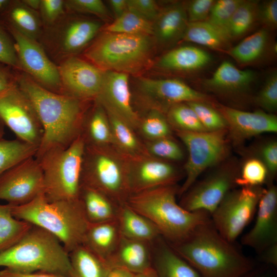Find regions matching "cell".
<instances>
[{
	"instance_id": "cell-1",
	"label": "cell",
	"mask_w": 277,
	"mask_h": 277,
	"mask_svg": "<svg viewBox=\"0 0 277 277\" xmlns=\"http://www.w3.org/2000/svg\"><path fill=\"white\" fill-rule=\"evenodd\" d=\"M16 84L32 103L43 128L35 157L53 148H67L81 135L88 101L51 91L26 73L16 72Z\"/></svg>"
},
{
	"instance_id": "cell-2",
	"label": "cell",
	"mask_w": 277,
	"mask_h": 277,
	"mask_svg": "<svg viewBox=\"0 0 277 277\" xmlns=\"http://www.w3.org/2000/svg\"><path fill=\"white\" fill-rule=\"evenodd\" d=\"M168 244L201 277H241L255 266L234 243L219 233L211 219L184 240Z\"/></svg>"
},
{
	"instance_id": "cell-3",
	"label": "cell",
	"mask_w": 277,
	"mask_h": 277,
	"mask_svg": "<svg viewBox=\"0 0 277 277\" xmlns=\"http://www.w3.org/2000/svg\"><path fill=\"white\" fill-rule=\"evenodd\" d=\"M179 189L176 184L151 189L130 195L126 204L151 221L167 242L176 243L211 220L209 213L189 211L178 204Z\"/></svg>"
},
{
	"instance_id": "cell-4",
	"label": "cell",
	"mask_w": 277,
	"mask_h": 277,
	"mask_svg": "<svg viewBox=\"0 0 277 277\" xmlns=\"http://www.w3.org/2000/svg\"><path fill=\"white\" fill-rule=\"evenodd\" d=\"M11 213L54 235L68 253L83 244L89 225L80 200L49 201L44 193L27 204L11 205Z\"/></svg>"
},
{
	"instance_id": "cell-5",
	"label": "cell",
	"mask_w": 277,
	"mask_h": 277,
	"mask_svg": "<svg viewBox=\"0 0 277 277\" xmlns=\"http://www.w3.org/2000/svg\"><path fill=\"white\" fill-rule=\"evenodd\" d=\"M0 267L73 277L69 254L59 240L33 225L16 244L0 253Z\"/></svg>"
},
{
	"instance_id": "cell-6",
	"label": "cell",
	"mask_w": 277,
	"mask_h": 277,
	"mask_svg": "<svg viewBox=\"0 0 277 277\" xmlns=\"http://www.w3.org/2000/svg\"><path fill=\"white\" fill-rule=\"evenodd\" d=\"M154 43L152 35L104 31L85 49L84 55L104 71L136 74L151 64Z\"/></svg>"
},
{
	"instance_id": "cell-7",
	"label": "cell",
	"mask_w": 277,
	"mask_h": 277,
	"mask_svg": "<svg viewBox=\"0 0 277 277\" xmlns=\"http://www.w3.org/2000/svg\"><path fill=\"white\" fill-rule=\"evenodd\" d=\"M85 148L81 135L68 147L53 148L35 157L43 171L44 194L47 200H79Z\"/></svg>"
},
{
	"instance_id": "cell-8",
	"label": "cell",
	"mask_w": 277,
	"mask_h": 277,
	"mask_svg": "<svg viewBox=\"0 0 277 277\" xmlns=\"http://www.w3.org/2000/svg\"><path fill=\"white\" fill-rule=\"evenodd\" d=\"M82 185L102 192L118 206L130 195L127 157L112 146L85 144Z\"/></svg>"
},
{
	"instance_id": "cell-9",
	"label": "cell",
	"mask_w": 277,
	"mask_h": 277,
	"mask_svg": "<svg viewBox=\"0 0 277 277\" xmlns=\"http://www.w3.org/2000/svg\"><path fill=\"white\" fill-rule=\"evenodd\" d=\"M264 189L242 187L231 190L211 214L212 223L219 233L234 243L252 220Z\"/></svg>"
},
{
	"instance_id": "cell-10",
	"label": "cell",
	"mask_w": 277,
	"mask_h": 277,
	"mask_svg": "<svg viewBox=\"0 0 277 277\" xmlns=\"http://www.w3.org/2000/svg\"><path fill=\"white\" fill-rule=\"evenodd\" d=\"M185 145L188 157L184 166L185 180L179 187L178 195H183L205 170L221 162L227 152L224 130L187 132L176 130Z\"/></svg>"
},
{
	"instance_id": "cell-11",
	"label": "cell",
	"mask_w": 277,
	"mask_h": 277,
	"mask_svg": "<svg viewBox=\"0 0 277 277\" xmlns=\"http://www.w3.org/2000/svg\"><path fill=\"white\" fill-rule=\"evenodd\" d=\"M102 28L96 20L76 18L65 14L53 25L47 27L45 44L60 60L75 56L98 35Z\"/></svg>"
},
{
	"instance_id": "cell-12",
	"label": "cell",
	"mask_w": 277,
	"mask_h": 277,
	"mask_svg": "<svg viewBox=\"0 0 277 277\" xmlns=\"http://www.w3.org/2000/svg\"><path fill=\"white\" fill-rule=\"evenodd\" d=\"M0 120L17 139L38 147L42 126L32 103L17 84L0 93Z\"/></svg>"
},
{
	"instance_id": "cell-13",
	"label": "cell",
	"mask_w": 277,
	"mask_h": 277,
	"mask_svg": "<svg viewBox=\"0 0 277 277\" xmlns=\"http://www.w3.org/2000/svg\"><path fill=\"white\" fill-rule=\"evenodd\" d=\"M43 173L35 156L27 158L0 175V200L12 206L27 204L44 193Z\"/></svg>"
},
{
	"instance_id": "cell-14",
	"label": "cell",
	"mask_w": 277,
	"mask_h": 277,
	"mask_svg": "<svg viewBox=\"0 0 277 277\" xmlns=\"http://www.w3.org/2000/svg\"><path fill=\"white\" fill-rule=\"evenodd\" d=\"M5 28L13 39L21 70L43 87L62 94L57 66L47 55L43 46L12 28Z\"/></svg>"
},
{
	"instance_id": "cell-15",
	"label": "cell",
	"mask_w": 277,
	"mask_h": 277,
	"mask_svg": "<svg viewBox=\"0 0 277 277\" xmlns=\"http://www.w3.org/2000/svg\"><path fill=\"white\" fill-rule=\"evenodd\" d=\"M137 90L140 98L150 110L164 113L172 105L191 102L206 101L204 94L184 82L174 78H139Z\"/></svg>"
},
{
	"instance_id": "cell-16",
	"label": "cell",
	"mask_w": 277,
	"mask_h": 277,
	"mask_svg": "<svg viewBox=\"0 0 277 277\" xmlns=\"http://www.w3.org/2000/svg\"><path fill=\"white\" fill-rule=\"evenodd\" d=\"M62 94L85 101H94L102 87L104 71L76 56L60 61L57 66Z\"/></svg>"
},
{
	"instance_id": "cell-17",
	"label": "cell",
	"mask_w": 277,
	"mask_h": 277,
	"mask_svg": "<svg viewBox=\"0 0 277 277\" xmlns=\"http://www.w3.org/2000/svg\"><path fill=\"white\" fill-rule=\"evenodd\" d=\"M127 157L130 195L159 187L175 185L180 179L177 169L167 161L149 154Z\"/></svg>"
},
{
	"instance_id": "cell-18",
	"label": "cell",
	"mask_w": 277,
	"mask_h": 277,
	"mask_svg": "<svg viewBox=\"0 0 277 277\" xmlns=\"http://www.w3.org/2000/svg\"><path fill=\"white\" fill-rule=\"evenodd\" d=\"M235 173L229 170H217L195 183L183 195L180 205L189 211L213 212L227 193L236 185Z\"/></svg>"
},
{
	"instance_id": "cell-19",
	"label": "cell",
	"mask_w": 277,
	"mask_h": 277,
	"mask_svg": "<svg viewBox=\"0 0 277 277\" xmlns=\"http://www.w3.org/2000/svg\"><path fill=\"white\" fill-rule=\"evenodd\" d=\"M255 223L241 239V243L260 254L277 243V188L270 184L260 200Z\"/></svg>"
},
{
	"instance_id": "cell-20",
	"label": "cell",
	"mask_w": 277,
	"mask_h": 277,
	"mask_svg": "<svg viewBox=\"0 0 277 277\" xmlns=\"http://www.w3.org/2000/svg\"><path fill=\"white\" fill-rule=\"evenodd\" d=\"M95 100L137 130L140 116L132 106L128 74L104 71L101 90Z\"/></svg>"
},
{
	"instance_id": "cell-21",
	"label": "cell",
	"mask_w": 277,
	"mask_h": 277,
	"mask_svg": "<svg viewBox=\"0 0 277 277\" xmlns=\"http://www.w3.org/2000/svg\"><path fill=\"white\" fill-rule=\"evenodd\" d=\"M219 111L225 120L233 138L243 140L264 133L277 132V118L262 111L248 112L221 106Z\"/></svg>"
},
{
	"instance_id": "cell-22",
	"label": "cell",
	"mask_w": 277,
	"mask_h": 277,
	"mask_svg": "<svg viewBox=\"0 0 277 277\" xmlns=\"http://www.w3.org/2000/svg\"><path fill=\"white\" fill-rule=\"evenodd\" d=\"M152 244L122 236L107 265L110 268L121 267L134 274L145 272L152 268Z\"/></svg>"
},
{
	"instance_id": "cell-23",
	"label": "cell",
	"mask_w": 277,
	"mask_h": 277,
	"mask_svg": "<svg viewBox=\"0 0 277 277\" xmlns=\"http://www.w3.org/2000/svg\"><path fill=\"white\" fill-rule=\"evenodd\" d=\"M188 23L185 4L175 2L161 9L153 23V37L162 46L182 39Z\"/></svg>"
},
{
	"instance_id": "cell-24",
	"label": "cell",
	"mask_w": 277,
	"mask_h": 277,
	"mask_svg": "<svg viewBox=\"0 0 277 277\" xmlns=\"http://www.w3.org/2000/svg\"><path fill=\"white\" fill-rule=\"evenodd\" d=\"M152 266L157 277H201L162 236L152 244Z\"/></svg>"
},
{
	"instance_id": "cell-25",
	"label": "cell",
	"mask_w": 277,
	"mask_h": 277,
	"mask_svg": "<svg viewBox=\"0 0 277 277\" xmlns=\"http://www.w3.org/2000/svg\"><path fill=\"white\" fill-rule=\"evenodd\" d=\"M121 236L117 220L89 223L82 245L107 264Z\"/></svg>"
},
{
	"instance_id": "cell-26",
	"label": "cell",
	"mask_w": 277,
	"mask_h": 277,
	"mask_svg": "<svg viewBox=\"0 0 277 277\" xmlns=\"http://www.w3.org/2000/svg\"><path fill=\"white\" fill-rule=\"evenodd\" d=\"M255 73L251 70H242L232 63L225 61L221 63L212 75L204 80L209 89L221 92H234L243 90L254 81Z\"/></svg>"
},
{
	"instance_id": "cell-27",
	"label": "cell",
	"mask_w": 277,
	"mask_h": 277,
	"mask_svg": "<svg viewBox=\"0 0 277 277\" xmlns=\"http://www.w3.org/2000/svg\"><path fill=\"white\" fill-rule=\"evenodd\" d=\"M212 60L210 54L201 48L183 46L162 55L156 66L162 69L175 71H194L206 67Z\"/></svg>"
},
{
	"instance_id": "cell-28",
	"label": "cell",
	"mask_w": 277,
	"mask_h": 277,
	"mask_svg": "<svg viewBox=\"0 0 277 277\" xmlns=\"http://www.w3.org/2000/svg\"><path fill=\"white\" fill-rule=\"evenodd\" d=\"M5 28H11L22 34L37 39L43 33V24L37 11L27 7L22 1H11L8 9L0 17Z\"/></svg>"
},
{
	"instance_id": "cell-29",
	"label": "cell",
	"mask_w": 277,
	"mask_h": 277,
	"mask_svg": "<svg viewBox=\"0 0 277 277\" xmlns=\"http://www.w3.org/2000/svg\"><path fill=\"white\" fill-rule=\"evenodd\" d=\"M79 200L89 223L117 220L120 206L98 190L82 185Z\"/></svg>"
},
{
	"instance_id": "cell-30",
	"label": "cell",
	"mask_w": 277,
	"mask_h": 277,
	"mask_svg": "<svg viewBox=\"0 0 277 277\" xmlns=\"http://www.w3.org/2000/svg\"><path fill=\"white\" fill-rule=\"evenodd\" d=\"M117 220L121 234L125 238L152 244L161 236L151 221L126 204L120 206Z\"/></svg>"
},
{
	"instance_id": "cell-31",
	"label": "cell",
	"mask_w": 277,
	"mask_h": 277,
	"mask_svg": "<svg viewBox=\"0 0 277 277\" xmlns=\"http://www.w3.org/2000/svg\"><path fill=\"white\" fill-rule=\"evenodd\" d=\"M85 114L81 132L85 144L93 146H112L113 140L106 112L97 101Z\"/></svg>"
},
{
	"instance_id": "cell-32",
	"label": "cell",
	"mask_w": 277,
	"mask_h": 277,
	"mask_svg": "<svg viewBox=\"0 0 277 277\" xmlns=\"http://www.w3.org/2000/svg\"><path fill=\"white\" fill-rule=\"evenodd\" d=\"M105 110L111 129L113 146L126 157H132L148 154L144 143L140 140L135 130L114 113L105 109Z\"/></svg>"
},
{
	"instance_id": "cell-33",
	"label": "cell",
	"mask_w": 277,
	"mask_h": 277,
	"mask_svg": "<svg viewBox=\"0 0 277 277\" xmlns=\"http://www.w3.org/2000/svg\"><path fill=\"white\" fill-rule=\"evenodd\" d=\"M220 51H227L229 38L207 21L188 22L182 39Z\"/></svg>"
},
{
	"instance_id": "cell-34",
	"label": "cell",
	"mask_w": 277,
	"mask_h": 277,
	"mask_svg": "<svg viewBox=\"0 0 277 277\" xmlns=\"http://www.w3.org/2000/svg\"><path fill=\"white\" fill-rule=\"evenodd\" d=\"M269 34L266 28L261 29L245 37L226 51L241 65L253 63L264 54L268 46Z\"/></svg>"
},
{
	"instance_id": "cell-35",
	"label": "cell",
	"mask_w": 277,
	"mask_h": 277,
	"mask_svg": "<svg viewBox=\"0 0 277 277\" xmlns=\"http://www.w3.org/2000/svg\"><path fill=\"white\" fill-rule=\"evenodd\" d=\"M73 277H107V264L83 245L69 253Z\"/></svg>"
},
{
	"instance_id": "cell-36",
	"label": "cell",
	"mask_w": 277,
	"mask_h": 277,
	"mask_svg": "<svg viewBox=\"0 0 277 277\" xmlns=\"http://www.w3.org/2000/svg\"><path fill=\"white\" fill-rule=\"evenodd\" d=\"M13 216L11 205L0 204V253L16 244L32 226Z\"/></svg>"
},
{
	"instance_id": "cell-37",
	"label": "cell",
	"mask_w": 277,
	"mask_h": 277,
	"mask_svg": "<svg viewBox=\"0 0 277 277\" xmlns=\"http://www.w3.org/2000/svg\"><path fill=\"white\" fill-rule=\"evenodd\" d=\"M38 147L19 140H0V175L8 169L36 153Z\"/></svg>"
},
{
	"instance_id": "cell-38",
	"label": "cell",
	"mask_w": 277,
	"mask_h": 277,
	"mask_svg": "<svg viewBox=\"0 0 277 277\" xmlns=\"http://www.w3.org/2000/svg\"><path fill=\"white\" fill-rule=\"evenodd\" d=\"M259 7L258 1L243 0L228 25L227 33L230 40L241 37L248 32L258 18Z\"/></svg>"
},
{
	"instance_id": "cell-39",
	"label": "cell",
	"mask_w": 277,
	"mask_h": 277,
	"mask_svg": "<svg viewBox=\"0 0 277 277\" xmlns=\"http://www.w3.org/2000/svg\"><path fill=\"white\" fill-rule=\"evenodd\" d=\"M104 31L113 33L153 36V23L128 9L108 25Z\"/></svg>"
},
{
	"instance_id": "cell-40",
	"label": "cell",
	"mask_w": 277,
	"mask_h": 277,
	"mask_svg": "<svg viewBox=\"0 0 277 277\" xmlns=\"http://www.w3.org/2000/svg\"><path fill=\"white\" fill-rule=\"evenodd\" d=\"M166 118L175 130L187 132L207 131L193 110L186 103L171 106L166 112Z\"/></svg>"
},
{
	"instance_id": "cell-41",
	"label": "cell",
	"mask_w": 277,
	"mask_h": 277,
	"mask_svg": "<svg viewBox=\"0 0 277 277\" xmlns=\"http://www.w3.org/2000/svg\"><path fill=\"white\" fill-rule=\"evenodd\" d=\"M145 141L171 137V127L164 114L150 110L143 117H140L137 129Z\"/></svg>"
},
{
	"instance_id": "cell-42",
	"label": "cell",
	"mask_w": 277,
	"mask_h": 277,
	"mask_svg": "<svg viewBox=\"0 0 277 277\" xmlns=\"http://www.w3.org/2000/svg\"><path fill=\"white\" fill-rule=\"evenodd\" d=\"M144 144L147 153L152 157L165 161L183 159L182 149L171 137L147 141Z\"/></svg>"
},
{
	"instance_id": "cell-43",
	"label": "cell",
	"mask_w": 277,
	"mask_h": 277,
	"mask_svg": "<svg viewBox=\"0 0 277 277\" xmlns=\"http://www.w3.org/2000/svg\"><path fill=\"white\" fill-rule=\"evenodd\" d=\"M243 1V0L215 1L206 21L217 28L228 37L227 32L230 21L234 12Z\"/></svg>"
},
{
	"instance_id": "cell-44",
	"label": "cell",
	"mask_w": 277,
	"mask_h": 277,
	"mask_svg": "<svg viewBox=\"0 0 277 277\" xmlns=\"http://www.w3.org/2000/svg\"><path fill=\"white\" fill-rule=\"evenodd\" d=\"M187 103L195 112L200 122L207 131L224 130L227 123L219 111L203 102Z\"/></svg>"
},
{
	"instance_id": "cell-45",
	"label": "cell",
	"mask_w": 277,
	"mask_h": 277,
	"mask_svg": "<svg viewBox=\"0 0 277 277\" xmlns=\"http://www.w3.org/2000/svg\"><path fill=\"white\" fill-rule=\"evenodd\" d=\"M268 174L262 161L251 159L244 164L240 176L235 179V184L242 187L260 186L266 181Z\"/></svg>"
},
{
	"instance_id": "cell-46",
	"label": "cell",
	"mask_w": 277,
	"mask_h": 277,
	"mask_svg": "<svg viewBox=\"0 0 277 277\" xmlns=\"http://www.w3.org/2000/svg\"><path fill=\"white\" fill-rule=\"evenodd\" d=\"M66 10L94 15L104 20H109L111 14L104 2L101 0L65 1Z\"/></svg>"
},
{
	"instance_id": "cell-47",
	"label": "cell",
	"mask_w": 277,
	"mask_h": 277,
	"mask_svg": "<svg viewBox=\"0 0 277 277\" xmlns=\"http://www.w3.org/2000/svg\"><path fill=\"white\" fill-rule=\"evenodd\" d=\"M258 106L268 112L277 109V73L273 71L267 77L264 85L255 97Z\"/></svg>"
},
{
	"instance_id": "cell-48",
	"label": "cell",
	"mask_w": 277,
	"mask_h": 277,
	"mask_svg": "<svg viewBox=\"0 0 277 277\" xmlns=\"http://www.w3.org/2000/svg\"><path fill=\"white\" fill-rule=\"evenodd\" d=\"M0 63L17 71L21 70L13 39L0 23Z\"/></svg>"
},
{
	"instance_id": "cell-49",
	"label": "cell",
	"mask_w": 277,
	"mask_h": 277,
	"mask_svg": "<svg viewBox=\"0 0 277 277\" xmlns=\"http://www.w3.org/2000/svg\"><path fill=\"white\" fill-rule=\"evenodd\" d=\"M38 10L43 25L46 28L50 27L66 14L65 1L41 0Z\"/></svg>"
},
{
	"instance_id": "cell-50",
	"label": "cell",
	"mask_w": 277,
	"mask_h": 277,
	"mask_svg": "<svg viewBox=\"0 0 277 277\" xmlns=\"http://www.w3.org/2000/svg\"><path fill=\"white\" fill-rule=\"evenodd\" d=\"M213 0H192L185 4L188 22L206 21L209 17Z\"/></svg>"
},
{
	"instance_id": "cell-51",
	"label": "cell",
	"mask_w": 277,
	"mask_h": 277,
	"mask_svg": "<svg viewBox=\"0 0 277 277\" xmlns=\"http://www.w3.org/2000/svg\"><path fill=\"white\" fill-rule=\"evenodd\" d=\"M128 9L153 23L161 9L153 0H127Z\"/></svg>"
},
{
	"instance_id": "cell-52",
	"label": "cell",
	"mask_w": 277,
	"mask_h": 277,
	"mask_svg": "<svg viewBox=\"0 0 277 277\" xmlns=\"http://www.w3.org/2000/svg\"><path fill=\"white\" fill-rule=\"evenodd\" d=\"M258 18L267 29H274L277 26V1L270 0L259 5Z\"/></svg>"
},
{
	"instance_id": "cell-53",
	"label": "cell",
	"mask_w": 277,
	"mask_h": 277,
	"mask_svg": "<svg viewBox=\"0 0 277 277\" xmlns=\"http://www.w3.org/2000/svg\"><path fill=\"white\" fill-rule=\"evenodd\" d=\"M263 162L270 174L274 175L277 170V143L271 141L266 144L261 149Z\"/></svg>"
},
{
	"instance_id": "cell-54",
	"label": "cell",
	"mask_w": 277,
	"mask_h": 277,
	"mask_svg": "<svg viewBox=\"0 0 277 277\" xmlns=\"http://www.w3.org/2000/svg\"><path fill=\"white\" fill-rule=\"evenodd\" d=\"M16 85V72L12 68L0 63V93Z\"/></svg>"
},
{
	"instance_id": "cell-55",
	"label": "cell",
	"mask_w": 277,
	"mask_h": 277,
	"mask_svg": "<svg viewBox=\"0 0 277 277\" xmlns=\"http://www.w3.org/2000/svg\"><path fill=\"white\" fill-rule=\"evenodd\" d=\"M0 277H65L53 273L33 272H25L17 271L5 268L0 271Z\"/></svg>"
},
{
	"instance_id": "cell-56",
	"label": "cell",
	"mask_w": 277,
	"mask_h": 277,
	"mask_svg": "<svg viewBox=\"0 0 277 277\" xmlns=\"http://www.w3.org/2000/svg\"><path fill=\"white\" fill-rule=\"evenodd\" d=\"M259 255L260 261L264 265L277 267V243L269 246Z\"/></svg>"
},
{
	"instance_id": "cell-57",
	"label": "cell",
	"mask_w": 277,
	"mask_h": 277,
	"mask_svg": "<svg viewBox=\"0 0 277 277\" xmlns=\"http://www.w3.org/2000/svg\"><path fill=\"white\" fill-rule=\"evenodd\" d=\"M241 277H276L275 268L266 265L259 267L255 266Z\"/></svg>"
},
{
	"instance_id": "cell-58",
	"label": "cell",
	"mask_w": 277,
	"mask_h": 277,
	"mask_svg": "<svg viewBox=\"0 0 277 277\" xmlns=\"http://www.w3.org/2000/svg\"><path fill=\"white\" fill-rule=\"evenodd\" d=\"M108 2L116 18L128 10L127 0H110Z\"/></svg>"
},
{
	"instance_id": "cell-59",
	"label": "cell",
	"mask_w": 277,
	"mask_h": 277,
	"mask_svg": "<svg viewBox=\"0 0 277 277\" xmlns=\"http://www.w3.org/2000/svg\"><path fill=\"white\" fill-rule=\"evenodd\" d=\"M134 274L121 267H113L110 269L107 277H133Z\"/></svg>"
},
{
	"instance_id": "cell-60",
	"label": "cell",
	"mask_w": 277,
	"mask_h": 277,
	"mask_svg": "<svg viewBox=\"0 0 277 277\" xmlns=\"http://www.w3.org/2000/svg\"><path fill=\"white\" fill-rule=\"evenodd\" d=\"M22 2L30 9L37 11L39 10L41 0H22Z\"/></svg>"
},
{
	"instance_id": "cell-61",
	"label": "cell",
	"mask_w": 277,
	"mask_h": 277,
	"mask_svg": "<svg viewBox=\"0 0 277 277\" xmlns=\"http://www.w3.org/2000/svg\"><path fill=\"white\" fill-rule=\"evenodd\" d=\"M133 277H157L156 273L153 268L139 273L134 274Z\"/></svg>"
},
{
	"instance_id": "cell-62",
	"label": "cell",
	"mask_w": 277,
	"mask_h": 277,
	"mask_svg": "<svg viewBox=\"0 0 277 277\" xmlns=\"http://www.w3.org/2000/svg\"><path fill=\"white\" fill-rule=\"evenodd\" d=\"M11 2L10 0H0V17L8 9Z\"/></svg>"
},
{
	"instance_id": "cell-63",
	"label": "cell",
	"mask_w": 277,
	"mask_h": 277,
	"mask_svg": "<svg viewBox=\"0 0 277 277\" xmlns=\"http://www.w3.org/2000/svg\"><path fill=\"white\" fill-rule=\"evenodd\" d=\"M4 134V125L0 120V140L3 138Z\"/></svg>"
}]
</instances>
